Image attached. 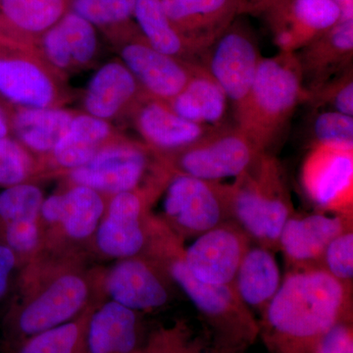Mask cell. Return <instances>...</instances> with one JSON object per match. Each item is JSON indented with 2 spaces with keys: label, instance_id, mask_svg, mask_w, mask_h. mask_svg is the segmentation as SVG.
<instances>
[{
  "label": "cell",
  "instance_id": "f6af8a7d",
  "mask_svg": "<svg viewBox=\"0 0 353 353\" xmlns=\"http://www.w3.org/2000/svg\"><path fill=\"white\" fill-rule=\"evenodd\" d=\"M10 131V125H9L6 113L0 109V139L9 137Z\"/></svg>",
  "mask_w": 353,
  "mask_h": 353
},
{
  "label": "cell",
  "instance_id": "4fadbf2b",
  "mask_svg": "<svg viewBox=\"0 0 353 353\" xmlns=\"http://www.w3.org/2000/svg\"><path fill=\"white\" fill-rule=\"evenodd\" d=\"M165 13L201 59L238 16L248 13L243 0H160Z\"/></svg>",
  "mask_w": 353,
  "mask_h": 353
},
{
  "label": "cell",
  "instance_id": "bcb514c9",
  "mask_svg": "<svg viewBox=\"0 0 353 353\" xmlns=\"http://www.w3.org/2000/svg\"><path fill=\"white\" fill-rule=\"evenodd\" d=\"M2 101L1 97H0V101ZM0 109H1V108H0Z\"/></svg>",
  "mask_w": 353,
  "mask_h": 353
},
{
  "label": "cell",
  "instance_id": "52a82bcc",
  "mask_svg": "<svg viewBox=\"0 0 353 353\" xmlns=\"http://www.w3.org/2000/svg\"><path fill=\"white\" fill-rule=\"evenodd\" d=\"M164 192L161 221L183 241L231 220L225 183L172 174Z\"/></svg>",
  "mask_w": 353,
  "mask_h": 353
},
{
  "label": "cell",
  "instance_id": "6da1fadb",
  "mask_svg": "<svg viewBox=\"0 0 353 353\" xmlns=\"http://www.w3.org/2000/svg\"><path fill=\"white\" fill-rule=\"evenodd\" d=\"M350 290L322 268L288 274L260 326L271 352L313 353L323 334L350 315Z\"/></svg>",
  "mask_w": 353,
  "mask_h": 353
},
{
  "label": "cell",
  "instance_id": "cb8c5ba5",
  "mask_svg": "<svg viewBox=\"0 0 353 353\" xmlns=\"http://www.w3.org/2000/svg\"><path fill=\"white\" fill-rule=\"evenodd\" d=\"M228 97L205 67L196 64L182 92L166 102L174 112L197 124L220 126L228 108Z\"/></svg>",
  "mask_w": 353,
  "mask_h": 353
},
{
  "label": "cell",
  "instance_id": "f546056e",
  "mask_svg": "<svg viewBox=\"0 0 353 353\" xmlns=\"http://www.w3.org/2000/svg\"><path fill=\"white\" fill-rule=\"evenodd\" d=\"M92 308L73 321L26 339L15 353H87L85 328Z\"/></svg>",
  "mask_w": 353,
  "mask_h": 353
},
{
  "label": "cell",
  "instance_id": "74e56055",
  "mask_svg": "<svg viewBox=\"0 0 353 353\" xmlns=\"http://www.w3.org/2000/svg\"><path fill=\"white\" fill-rule=\"evenodd\" d=\"M321 268L340 281L341 284L352 287L353 279V233L345 230L327 246L321 260Z\"/></svg>",
  "mask_w": 353,
  "mask_h": 353
},
{
  "label": "cell",
  "instance_id": "60d3db41",
  "mask_svg": "<svg viewBox=\"0 0 353 353\" xmlns=\"http://www.w3.org/2000/svg\"><path fill=\"white\" fill-rule=\"evenodd\" d=\"M20 262L18 255L0 241V301L8 294L14 273Z\"/></svg>",
  "mask_w": 353,
  "mask_h": 353
},
{
  "label": "cell",
  "instance_id": "3957f363",
  "mask_svg": "<svg viewBox=\"0 0 353 353\" xmlns=\"http://www.w3.org/2000/svg\"><path fill=\"white\" fill-rule=\"evenodd\" d=\"M306 99L296 53L279 51L274 57L262 58L250 94L234 111L236 126L262 152H269Z\"/></svg>",
  "mask_w": 353,
  "mask_h": 353
},
{
  "label": "cell",
  "instance_id": "5bb4252c",
  "mask_svg": "<svg viewBox=\"0 0 353 353\" xmlns=\"http://www.w3.org/2000/svg\"><path fill=\"white\" fill-rule=\"evenodd\" d=\"M123 46L121 58L145 94L169 102L189 83L197 63L169 57L153 48L141 32Z\"/></svg>",
  "mask_w": 353,
  "mask_h": 353
},
{
  "label": "cell",
  "instance_id": "7c38bea8",
  "mask_svg": "<svg viewBox=\"0 0 353 353\" xmlns=\"http://www.w3.org/2000/svg\"><path fill=\"white\" fill-rule=\"evenodd\" d=\"M301 183L318 208L350 213L352 203L353 150L312 145L304 160Z\"/></svg>",
  "mask_w": 353,
  "mask_h": 353
},
{
  "label": "cell",
  "instance_id": "7a4b0ae2",
  "mask_svg": "<svg viewBox=\"0 0 353 353\" xmlns=\"http://www.w3.org/2000/svg\"><path fill=\"white\" fill-rule=\"evenodd\" d=\"M183 240L161 221H155L146 250L199 310L212 330L213 339L227 353H240L260 334V325L236 294L234 285L201 282L183 257Z\"/></svg>",
  "mask_w": 353,
  "mask_h": 353
},
{
  "label": "cell",
  "instance_id": "9a60e30c",
  "mask_svg": "<svg viewBox=\"0 0 353 353\" xmlns=\"http://www.w3.org/2000/svg\"><path fill=\"white\" fill-rule=\"evenodd\" d=\"M264 13L281 52H296L341 21L333 0H283Z\"/></svg>",
  "mask_w": 353,
  "mask_h": 353
},
{
  "label": "cell",
  "instance_id": "ffe728a7",
  "mask_svg": "<svg viewBox=\"0 0 353 353\" xmlns=\"http://www.w3.org/2000/svg\"><path fill=\"white\" fill-rule=\"evenodd\" d=\"M306 90L352 67L353 20L340 21L296 51Z\"/></svg>",
  "mask_w": 353,
  "mask_h": 353
},
{
  "label": "cell",
  "instance_id": "7bdbcfd3",
  "mask_svg": "<svg viewBox=\"0 0 353 353\" xmlns=\"http://www.w3.org/2000/svg\"><path fill=\"white\" fill-rule=\"evenodd\" d=\"M248 7V13H264L272 6L283 0H243Z\"/></svg>",
  "mask_w": 353,
  "mask_h": 353
},
{
  "label": "cell",
  "instance_id": "2e32d148",
  "mask_svg": "<svg viewBox=\"0 0 353 353\" xmlns=\"http://www.w3.org/2000/svg\"><path fill=\"white\" fill-rule=\"evenodd\" d=\"M166 273L143 255L119 259L109 269L103 285L110 301L136 311L161 308L170 299Z\"/></svg>",
  "mask_w": 353,
  "mask_h": 353
},
{
  "label": "cell",
  "instance_id": "836d02e7",
  "mask_svg": "<svg viewBox=\"0 0 353 353\" xmlns=\"http://www.w3.org/2000/svg\"><path fill=\"white\" fill-rule=\"evenodd\" d=\"M73 65L90 63L97 54V28L82 16L69 10L57 23Z\"/></svg>",
  "mask_w": 353,
  "mask_h": 353
},
{
  "label": "cell",
  "instance_id": "603a6c76",
  "mask_svg": "<svg viewBox=\"0 0 353 353\" xmlns=\"http://www.w3.org/2000/svg\"><path fill=\"white\" fill-rule=\"evenodd\" d=\"M282 281L273 250L263 245H250L236 272L234 288L246 307L263 313Z\"/></svg>",
  "mask_w": 353,
  "mask_h": 353
},
{
  "label": "cell",
  "instance_id": "e0dca14e",
  "mask_svg": "<svg viewBox=\"0 0 353 353\" xmlns=\"http://www.w3.org/2000/svg\"><path fill=\"white\" fill-rule=\"evenodd\" d=\"M19 43L0 32V97L18 108H52L54 83L37 62L21 54Z\"/></svg>",
  "mask_w": 353,
  "mask_h": 353
},
{
  "label": "cell",
  "instance_id": "44dd1931",
  "mask_svg": "<svg viewBox=\"0 0 353 353\" xmlns=\"http://www.w3.org/2000/svg\"><path fill=\"white\" fill-rule=\"evenodd\" d=\"M85 350L87 353H143L139 312L113 301L92 308Z\"/></svg>",
  "mask_w": 353,
  "mask_h": 353
},
{
  "label": "cell",
  "instance_id": "8992f818",
  "mask_svg": "<svg viewBox=\"0 0 353 353\" xmlns=\"http://www.w3.org/2000/svg\"><path fill=\"white\" fill-rule=\"evenodd\" d=\"M90 294L88 279L73 270L59 272L31 290L9 319L18 345L30 336L75 320L88 308Z\"/></svg>",
  "mask_w": 353,
  "mask_h": 353
},
{
  "label": "cell",
  "instance_id": "f35d334b",
  "mask_svg": "<svg viewBox=\"0 0 353 353\" xmlns=\"http://www.w3.org/2000/svg\"><path fill=\"white\" fill-rule=\"evenodd\" d=\"M313 353H353L352 316L334 323L318 340Z\"/></svg>",
  "mask_w": 353,
  "mask_h": 353
},
{
  "label": "cell",
  "instance_id": "5b68a950",
  "mask_svg": "<svg viewBox=\"0 0 353 353\" xmlns=\"http://www.w3.org/2000/svg\"><path fill=\"white\" fill-rule=\"evenodd\" d=\"M264 153L240 128L220 125L182 150L157 154L171 173L221 182L245 173Z\"/></svg>",
  "mask_w": 353,
  "mask_h": 353
},
{
  "label": "cell",
  "instance_id": "9c48e42d",
  "mask_svg": "<svg viewBox=\"0 0 353 353\" xmlns=\"http://www.w3.org/2000/svg\"><path fill=\"white\" fill-rule=\"evenodd\" d=\"M262 58L254 34L236 19L206 51L201 65L224 90L234 111L250 94Z\"/></svg>",
  "mask_w": 353,
  "mask_h": 353
},
{
  "label": "cell",
  "instance_id": "f1b7e54d",
  "mask_svg": "<svg viewBox=\"0 0 353 353\" xmlns=\"http://www.w3.org/2000/svg\"><path fill=\"white\" fill-rule=\"evenodd\" d=\"M63 194V210L59 226L70 240L80 241L94 236L105 212L101 192L82 185H74Z\"/></svg>",
  "mask_w": 353,
  "mask_h": 353
},
{
  "label": "cell",
  "instance_id": "d6986e66",
  "mask_svg": "<svg viewBox=\"0 0 353 353\" xmlns=\"http://www.w3.org/2000/svg\"><path fill=\"white\" fill-rule=\"evenodd\" d=\"M137 129L157 154L182 150L218 126L197 124L174 112L166 102L145 94L136 105Z\"/></svg>",
  "mask_w": 353,
  "mask_h": 353
},
{
  "label": "cell",
  "instance_id": "8d00e7d4",
  "mask_svg": "<svg viewBox=\"0 0 353 353\" xmlns=\"http://www.w3.org/2000/svg\"><path fill=\"white\" fill-rule=\"evenodd\" d=\"M32 158L27 148L10 137L0 139V188L25 183L32 172Z\"/></svg>",
  "mask_w": 353,
  "mask_h": 353
},
{
  "label": "cell",
  "instance_id": "b9f144b4",
  "mask_svg": "<svg viewBox=\"0 0 353 353\" xmlns=\"http://www.w3.org/2000/svg\"><path fill=\"white\" fill-rule=\"evenodd\" d=\"M63 210V194H51L43 199L39 210V222L43 221L50 226H58Z\"/></svg>",
  "mask_w": 353,
  "mask_h": 353
},
{
  "label": "cell",
  "instance_id": "484cf974",
  "mask_svg": "<svg viewBox=\"0 0 353 353\" xmlns=\"http://www.w3.org/2000/svg\"><path fill=\"white\" fill-rule=\"evenodd\" d=\"M74 115L57 108H19L8 118L10 130L27 150L51 153L68 129Z\"/></svg>",
  "mask_w": 353,
  "mask_h": 353
},
{
  "label": "cell",
  "instance_id": "277c9868",
  "mask_svg": "<svg viewBox=\"0 0 353 353\" xmlns=\"http://www.w3.org/2000/svg\"><path fill=\"white\" fill-rule=\"evenodd\" d=\"M230 219L256 245L279 250V239L294 208L284 172L266 152L245 173L225 183Z\"/></svg>",
  "mask_w": 353,
  "mask_h": 353
},
{
  "label": "cell",
  "instance_id": "ac0fdd59",
  "mask_svg": "<svg viewBox=\"0 0 353 353\" xmlns=\"http://www.w3.org/2000/svg\"><path fill=\"white\" fill-rule=\"evenodd\" d=\"M350 213L292 215L279 239V250L285 259L301 269L321 268L325 250L339 234L350 228Z\"/></svg>",
  "mask_w": 353,
  "mask_h": 353
},
{
  "label": "cell",
  "instance_id": "4316f807",
  "mask_svg": "<svg viewBox=\"0 0 353 353\" xmlns=\"http://www.w3.org/2000/svg\"><path fill=\"white\" fill-rule=\"evenodd\" d=\"M110 134L108 121L87 113L74 116L51 155L58 166L69 171L75 170L94 158L105 145Z\"/></svg>",
  "mask_w": 353,
  "mask_h": 353
},
{
  "label": "cell",
  "instance_id": "8fae6325",
  "mask_svg": "<svg viewBox=\"0 0 353 353\" xmlns=\"http://www.w3.org/2000/svg\"><path fill=\"white\" fill-rule=\"evenodd\" d=\"M252 241L234 221H227L183 248V260L192 275L201 282L234 285L236 272Z\"/></svg>",
  "mask_w": 353,
  "mask_h": 353
},
{
  "label": "cell",
  "instance_id": "d590c367",
  "mask_svg": "<svg viewBox=\"0 0 353 353\" xmlns=\"http://www.w3.org/2000/svg\"><path fill=\"white\" fill-rule=\"evenodd\" d=\"M306 92V102L315 109L326 108V110L353 116L352 67Z\"/></svg>",
  "mask_w": 353,
  "mask_h": 353
},
{
  "label": "cell",
  "instance_id": "d6a6232c",
  "mask_svg": "<svg viewBox=\"0 0 353 353\" xmlns=\"http://www.w3.org/2000/svg\"><path fill=\"white\" fill-rule=\"evenodd\" d=\"M44 196L37 185L29 183L2 189L0 192V227L23 221L39 220Z\"/></svg>",
  "mask_w": 353,
  "mask_h": 353
},
{
  "label": "cell",
  "instance_id": "d4e9b609",
  "mask_svg": "<svg viewBox=\"0 0 353 353\" xmlns=\"http://www.w3.org/2000/svg\"><path fill=\"white\" fill-rule=\"evenodd\" d=\"M69 10V0H1L0 32L18 41L41 36Z\"/></svg>",
  "mask_w": 353,
  "mask_h": 353
},
{
  "label": "cell",
  "instance_id": "7402d4cb",
  "mask_svg": "<svg viewBox=\"0 0 353 353\" xmlns=\"http://www.w3.org/2000/svg\"><path fill=\"white\" fill-rule=\"evenodd\" d=\"M145 94L123 62H108L90 79L83 105L88 115L108 121L129 106L136 108Z\"/></svg>",
  "mask_w": 353,
  "mask_h": 353
},
{
  "label": "cell",
  "instance_id": "ee69618b",
  "mask_svg": "<svg viewBox=\"0 0 353 353\" xmlns=\"http://www.w3.org/2000/svg\"><path fill=\"white\" fill-rule=\"evenodd\" d=\"M341 10V21L353 20V0H333Z\"/></svg>",
  "mask_w": 353,
  "mask_h": 353
},
{
  "label": "cell",
  "instance_id": "7dc6e473",
  "mask_svg": "<svg viewBox=\"0 0 353 353\" xmlns=\"http://www.w3.org/2000/svg\"><path fill=\"white\" fill-rule=\"evenodd\" d=\"M0 2H1V0H0Z\"/></svg>",
  "mask_w": 353,
  "mask_h": 353
},
{
  "label": "cell",
  "instance_id": "83f0119b",
  "mask_svg": "<svg viewBox=\"0 0 353 353\" xmlns=\"http://www.w3.org/2000/svg\"><path fill=\"white\" fill-rule=\"evenodd\" d=\"M134 19L141 36L153 48L169 57L201 64L196 51L169 20L160 0H137Z\"/></svg>",
  "mask_w": 353,
  "mask_h": 353
},
{
  "label": "cell",
  "instance_id": "ba28073f",
  "mask_svg": "<svg viewBox=\"0 0 353 353\" xmlns=\"http://www.w3.org/2000/svg\"><path fill=\"white\" fill-rule=\"evenodd\" d=\"M167 183L160 181L143 189L114 194L95 231L97 250L118 260L141 255L150 241L148 208Z\"/></svg>",
  "mask_w": 353,
  "mask_h": 353
},
{
  "label": "cell",
  "instance_id": "4dcf8cb0",
  "mask_svg": "<svg viewBox=\"0 0 353 353\" xmlns=\"http://www.w3.org/2000/svg\"><path fill=\"white\" fill-rule=\"evenodd\" d=\"M137 0H69L70 10L95 28L120 30L126 34L139 31L134 19Z\"/></svg>",
  "mask_w": 353,
  "mask_h": 353
},
{
  "label": "cell",
  "instance_id": "e575fe53",
  "mask_svg": "<svg viewBox=\"0 0 353 353\" xmlns=\"http://www.w3.org/2000/svg\"><path fill=\"white\" fill-rule=\"evenodd\" d=\"M312 145L353 150V116L338 111H320L311 125Z\"/></svg>",
  "mask_w": 353,
  "mask_h": 353
},
{
  "label": "cell",
  "instance_id": "30bf717a",
  "mask_svg": "<svg viewBox=\"0 0 353 353\" xmlns=\"http://www.w3.org/2000/svg\"><path fill=\"white\" fill-rule=\"evenodd\" d=\"M152 148L139 143L104 145L85 166L70 171V180L74 185L111 196L143 189L141 185L152 169Z\"/></svg>",
  "mask_w": 353,
  "mask_h": 353
},
{
  "label": "cell",
  "instance_id": "ab89813d",
  "mask_svg": "<svg viewBox=\"0 0 353 353\" xmlns=\"http://www.w3.org/2000/svg\"><path fill=\"white\" fill-rule=\"evenodd\" d=\"M57 24L41 34V48L52 66L66 70L73 65V61Z\"/></svg>",
  "mask_w": 353,
  "mask_h": 353
},
{
  "label": "cell",
  "instance_id": "1f68e13d",
  "mask_svg": "<svg viewBox=\"0 0 353 353\" xmlns=\"http://www.w3.org/2000/svg\"><path fill=\"white\" fill-rule=\"evenodd\" d=\"M143 353H227L216 343L196 336L185 324H176L157 332Z\"/></svg>",
  "mask_w": 353,
  "mask_h": 353
}]
</instances>
